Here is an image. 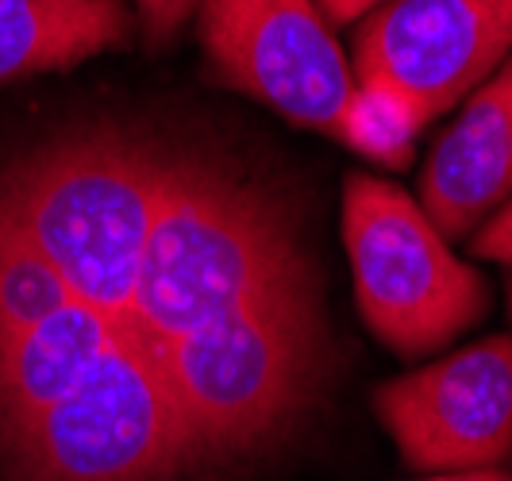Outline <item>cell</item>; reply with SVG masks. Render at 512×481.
<instances>
[{
	"instance_id": "cell-1",
	"label": "cell",
	"mask_w": 512,
	"mask_h": 481,
	"mask_svg": "<svg viewBox=\"0 0 512 481\" xmlns=\"http://www.w3.org/2000/svg\"><path fill=\"white\" fill-rule=\"evenodd\" d=\"M316 281L297 220L228 162L170 154L139 266L135 328L151 358L251 297Z\"/></svg>"
},
{
	"instance_id": "cell-2",
	"label": "cell",
	"mask_w": 512,
	"mask_h": 481,
	"mask_svg": "<svg viewBox=\"0 0 512 481\" xmlns=\"http://www.w3.org/2000/svg\"><path fill=\"white\" fill-rule=\"evenodd\" d=\"M166 158L147 139L101 127L43 143L0 170V224L135 347L139 266Z\"/></svg>"
},
{
	"instance_id": "cell-3",
	"label": "cell",
	"mask_w": 512,
	"mask_h": 481,
	"mask_svg": "<svg viewBox=\"0 0 512 481\" xmlns=\"http://www.w3.org/2000/svg\"><path fill=\"white\" fill-rule=\"evenodd\" d=\"M328 324L316 281L247 304L166 343L154 366L170 385L201 466L235 462L278 443L312 405Z\"/></svg>"
},
{
	"instance_id": "cell-4",
	"label": "cell",
	"mask_w": 512,
	"mask_h": 481,
	"mask_svg": "<svg viewBox=\"0 0 512 481\" xmlns=\"http://www.w3.org/2000/svg\"><path fill=\"white\" fill-rule=\"evenodd\" d=\"M12 481H181L197 443L151 355L112 347L77 393L0 435Z\"/></svg>"
},
{
	"instance_id": "cell-5",
	"label": "cell",
	"mask_w": 512,
	"mask_h": 481,
	"mask_svg": "<svg viewBox=\"0 0 512 481\" xmlns=\"http://www.w3.org/2000/svg\"><path fill=\"white\" fill-rule=\"evenodd\" d=\"M343 247L366 328L401 358L436 355L489 312L486 278L397 181L347 174Z\"/></svg>"
},
{
	"instance_id": "cell-6",
	"label": "cell",
	"mask_w": 512,
	"mask_h": 481,
	"mask_svg": "<svg viewBox=\"0 0 512 481\" xmlns=\"http://www.w3.org/2000/svg\"><path fill=\"white\" fill-rule=\"evenodd\" d=\"M197 35L224 85L335 135L355 70L316 0H201Z\"/></svg>"
},
{
	"instance_id": "cell-7",
	"label": "cell",
	"mask_w": 512,
	"mask_h": 481,
	"mask_svg": "<svg viewBox=\"0 0 512 481\" xmlns=\"http://www.w3.org/2000/svg\"><path fill=\"white\" fill-rule=\"evenodd\" d=\"M374 412L412 470H505L512 458V335H489L385 381L374 393Z\"/></svg>"
},
{
	"instance_id": "cell-8",
	"label": "cell",
	"mask_w": 512,
	"mask_h": 481,
	"mask_svg": "<svg viewBox=\"0 0 512 481\" xmlns=\"http://www.w3.org/2000/svg\"><path fill=\"white\" fill-rule=\"evenodd\" d=\"M509 54L512 0H393L359 20L351 70L405 89L436 120Z\"/></svg>"
},
{
	"instance_id": "cell-9",
	"label": "cell",
	"mask_w": 512,
	"mask_h": 481,
	"mask_svg": "<svg viewBox=\"0 0 512 481\" xmlns=\"http://www.w3.org/2000/svg\"><path fill=\"white\" fill-rule=\"evenodd\" d=\"M512 201V54L466 97L439 135L424 174L420 208L447 243L470 239Z\"/></svg>"
},
{
	"instance_id": "cell-10",
	"label": "cell",
	"mask_w": 512,
	"mask_h": 481,
	"mask_svg": "<svg viewBox=\"0 0 512 481\" xmlns=\"http://www.w3.org/2000/svg\"><path fill=\"white\" fill-rule=\"evenodd\" d=\"M120 343L131 339L77 297L27 328H0V435L77 393Z\"/></svg>"
},
{
	"instance_id": "cell-11",
	"label": "cell",
	"mask_w": 512,
	"mask_h": 481,
	"mask_svg": "<svg viewBox=\"0 0 512 481\" xmlns=\"http://www.w3.org/2000/svg\"><path fill=\"white\" fill-rule=\"evenodd\" d=\"M131 27L128 0H0V85L124 47Z\"/></svg>"
},
{
	"instance_id": "cell-12",
	"label": "cell",
	"mask_w": 512,
	"mask_h": 481,
	"mask_svg": "<svg viewBox=\"0 0 512 481\" xmlns=\"http://www.w3.org/2000/svg\"><path fill=\"white\" fill-rule=\"evenodd\" d=\"M428 124L432 120L405 89L382 77H355V89L335 124V139L385 170H405Z\"/></svg>"
},
{
	"instance_id": "cell-13",
	"label": "cell",
	"mask_w": 512,
	"mask_h": 481,
	"mask_svg": "<svg viewBox=\"0 0 512 481\" xmlns=\"http://www.w3.org/2000/svg\"><path fill=\"white\" fill-rule=\"evenodd\" d=\"M197 4H201V0H135L143 35L151 39L154 47L170 43V39L181 31V24L197 12Z\"/></svg>"
},
{
	"instance_id": "cell-14",
	"label": "cell",
	"mask_w": 512,
	"mask_h": 481,
	"mask_svg": "<svg viewBox=\"0 0 512 481\" xmlns=\"http://www.w3.org/2000/svg\"><path fill=\"white\" fill-rule=\"evenodd\" d=\"M466 251L486 262H509L512 266V201L497 208L482 228L466 239Z\"/></svg>"
},
{
	"instance_id": "cell-15",
	"label": "cell",
	"mask_w": 512,
	"mask_h": 481,
	"mask_svg": "<svg viewBox=\"0 0 512 481\" xmlns=\"http://www.w3.org/2000/svg\"><path fill=\"white\" fill-rule=\"evenodd\" d=\"M316 4L328 16V24H359L362 16L378 12L382 4H393V0H316Z\"/></svg>"
},
{
	"instance_id": "cell-16",
	"label": "cell",
	"mask_w": 512,
	"mask_h": 481,
	"mask_svg": "<svg viewBox=\"0 0 512 481\" xmlns=\"http://www.w3.org/2000/svg\"><path fill=\"white\" fill-rule=\"evenodd\" d=\"M420 481H512V470H470V474H436Z\"/></svg>"
},
{
	"instance_id": "cell-17",
	"label": "cell",
	"mask_w": 512,
	"mask_h": 481,
	"mask_svg": "<svg viewBox=\"0 0 512 481\" xmlns=\"http://www.w3.org/2000/svg\"><path fill=\"white\" fill-rule=\"evenodd\" d=\"M509 308H512V281H509Z\"/></svg>"
}]
</instances>
